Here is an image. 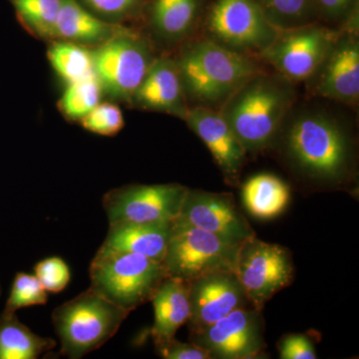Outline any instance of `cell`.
I'll return each instance as SVG.
<instances>
[{"mask_svg":"<svg viewBox=\"0 0 359 359\" xmlns=\"http://www.w3.org/2000/svg\"><path fill=\"white\" fill-rule=\"evenodd\" d=\"M184 120L204 142L226 181L236 183L244 166L247 151L222 113L199 106L189 108Z\"/></svg>","mask_w":359,"mask_h":359,"instance_id":"obj_15","label":"cell"},{"mask_svg":"<svg viewBox=\"0 0 359 359\" xmlns=\"http://www.w3.org/2000/svg\"><path fill=\"white\" fill-rule=\"evenodd\" d=\"M241 245L229 244L211 233L174 221L162 263L168 276L186 282L218 271L235 273Z\"/></svg>","mask_w":359,"mask_h":359,"instance_id":"obj_6","label":"cell"},{"mask_svg":"<svg viewBox=\"0 0 359 359\" xmlns=\"http://www.w3.org/2000/svg\"><path fill=\"white\" fill-rule=\"evenodd\" d=\"M245 209L255 218L271 219L280 216L289 205V186L271 174H259L248 180L242 189Z\"/></svg>","mask_w":359,"mask_h":359,"instance_id":"obj_21","label":"cell"},{"mask_svg":"<svg viewBox=\"0 0 359 359\" xmlns=\"http://www.w3.org/2000/svg\"><path fill=\"white\" fill-rule=\"evenodd\" d=\"M129 314L91 289L65 302L52 313L61 354L79 359L100 348L117 334Z\"/></svg>","mask_w":359,"mask_h":359,"instance_id":"obj_5","label":"cell"},{"mask_svg":"<svg viewBox=\"0 0 359 359\" xmlns=\"http://www.w3.org/2000/svg\"><path fill=\"white\" fill-rule=\"evenodd\" d=\"M85 130L101 136H114L124 127L121 109L112 103H99L81 120Z\"/></svg>","mask_w":359,"mask_h":359,"instance_id":"obj_29","label":"cell"},{"mask_svg":"<svg viewBox=\"0 0 359 359\" xmlns=\"http://www.w3.org/2000/svg\"><path fill=\"white\" fill-rule=\"evenodd\" d=\"M114 34V28L78 4L76 0H62L54 39L78 44H101Z\"/></svg>","mask_w":359,"mask_h":359,"instance_id":"obj_20","label":"cell"},{"mask_svg":"<svg viewBox=\"0 0 359 359\" xmlns=\"http://www.w3.org/2000/svg\"><path fill=\"white\" fill-rule=\"evenodd\" d=\"M151 302L154 306V325L151 334L156 346L174 339L179 328L188 323L191 313L189 283L166 276Z\"/></svg>","mask_w":359,"mask_h":359,"instance_id":"obj_19","label":"cell"},{"mask_svg":"<svg viewBox=\"0 0 359 359\" xmlns=\"http://www.w3.org/2000/svg\"><path fill=\"white\" fill-rule=\"evenodd\" d=\"M48 301L46 290L36 276L26 273H16L11 294L4 311L15 313L18 309L33 306H44Z\"/></svg>","mask_w":359,"mask_h":359,"instance_id":"obj_28","label":"cell"},{"mask_svg":"<svg viewBox=\"0 0 359 359\" xmlns=\"http://www.w3.org/2000/svg\"><path fill=\"white\" fill-rule=\"evenodd\" d=\"M35 276L46 292L57 294L70 282L69 266L58 257H47L35 266Z\"/></svg>","mask_w":359,"mask_h":359,"instance_id":"obj_30","label":"cell"},{"mask_svg":"<svg viewBox=\"0 0 359 359\" xmlns=\"http://www.w3.org/2000/svg\"><path fill=\"white\" fill-rule=\"evenodd\" d=\"M316 91L339 102L351 104L359 97V42L358 33H340L320 66Z\"/></svg>","mask_w":359,"mask_h":359,"instance_id":"obj_16","label":"cell"},{"mask_svg":"<svg viewBox=\"0 0 359 359\" xmlns=\"http://www.w3.org/2000/svg\"><path fill=\"white\" fill-rule=\"evenodd\" d=\"M266 20L278 32L313 25L318 18L314 0H257Z\"/></svg>","mask_w":359,"mask_h":359,"instance_id":"obj_25","label":"cell"},{"mask_svg":"<svg viewBox=\"0 0 359 359\" xmlns=\"http://www.w3.org/2000/svg\"><path fill=\"white\" fill-rule=\"evenodd\" d=\"M235 273L250 306L262 311L292 283L294 263L285 248L254 237L241 245Z\"/></svg>","mask_w":359,"mask_h":359,"instance_id":"obj_7","label":"cell"},{"mask_svg":"<svg viewBox=\"0 0 359 359\" xmlns=\"http://www.w3.org/2000/svg\"><path fill=\"white\" fill-rule=\"evenodd\" d=\"M18 20L42 39H54L62 0H11Z\"/></svg>","mask_w":359,"mask_h":359,"instance_id":"obj_26","label":"cell"},{"mask_svg":"<svg viewBox=\"0 0 359 359\" xmlns=\"http://www.w3.org/2000/svg\"><path fill=\"white\" fill-rule=\"evenodd\" d=\"M175 221L211 233L231 245H241L256 233L226 195L189 189Z\"/></svg>","mask_w":359,"mask_h":359,"instance_id":"obj_13","label":"cell"},{"mask_svg":"<svg viewBox=\"0 0 359 359\" xmlns=\"http://www.w3.org/2000/svg\"><path fill=\"white\" fill-rule=\"evenodd\" d=\"M47 55L52 68L67 85L94 73L92 52L83 45L59 40L49 47Z\"/></svg>","mask_w":359,"mask_h":359,"instance_id":"obj_24","label":"cell"},{"mask_svg":"<svg viewBox=\"0 0 359 359\" xmlns=\"http://www.w3.org/2000/svg\"><path fill=\"white\" fill-rule=\"evenodd\" d=\"M280 358L282 359H316V349L306 335L290 334L283 337L280 344Z\"/></svg>","mask_w":359,"mask_h":359,"instance_id":"obj_32","label":"cell"},{"mask_svg":"<svg viewBox=\"0 0 359 359\" xmlns=\"http://www.w3.org/2000/svg\"><path fill=\"white\" fill-rule=\"evenodd\" d=\"M55 346L53 339L35 334L20 323L15 313L0 314V359H37Z\"/></svg>","mask_w":359,"mask_h":359,"instance_id":"obj_22","label":"cell"},{"mask_svg":"<svg viewBox=\"0 0 359 359\" xmlns=\"http://www.w3.org/2000/svg\"><path fill=\"white\" fill-rule=\"evenodd\" d=\"M156 351L165 359H211V355L203 347L191 341L190 344L172 339L156 344Z\"/></svg>","mask_w":359,"mask_h":359,"instance_id":"obj_31","label":"cell"},{"mask_svg":"<svg viewBox=\"0 0 359 359\" xmlns=\"http://www.w3.org/2000/svg\"><path fill=\"white\" fill-rule=\"evenodd\" d=\"M285 153L299 171L323 182L347 173L351 145L340 125L328 116L306 113L295 118L285 135Z\"/></svg>","mask_w":359,"mask_h":359,"instance_id":"obj_2","label":"cell"},{"mask_svg":"<svg viewBox=\"0 0 359 359\" xmlns=\"http://www.w3.org/2000/svg\"><path fill=\"white\" fill-rule=\"evenodd\" d=\"M185 93L201 103L224 102L259 69L244 53L215 40L191 46L178 63Z\"/></svg>","mask_w":359,"mask_h":359,"instance_id":"obj_3","label":"cell"},{"mask_svg":"<svg viewBox=\"0 0 359 359\" xmlns=\"http://www.w3.org/2000/svg\"><path fill=\"white\" fill-rule=\"evenodd\" d=\"M339 34L314 23L283 30L261 54L283 76L301 81L320 69Z\"/></svg>","mask_w":359,"mask_h":359,"instance_id":"obj_10","label":"cell"},{"mask_svg":"<svg viewBox=\"0 0 359 359\" xmlns=\"http://www.w3.org/2000/svg\"><path fill=\"white\" fill-rule=\"evenodd\" d=\"M170 223L109 224V230L101 248L134 252L163 262L171 237Z\"/></svg>","mask_w":359,"mask_h":359,"instance_id":"obj_18","label":"cell"},{"mask_svg":"<svg viewBox=\"0 0 359 359\" xmlns=\"http://www.w3.org/2000/svg\"><path fill=\"white\" fill-rule=\"evenodd\" d=\"M0 294H1V287H0Z\"/></svg>","mask_w":359,"mask_h":359,"instance_id":"obj_35","label":"cell"},{"mask_svg":"<svg viewBox=\"0 0 359 359\" xmlns=\"http://www.w3.org/2000/svg\"><path fill=\"white\" fill-rule=\"evenodd\" d=\"M358 0H314L318 16L327 21L347 20L355 13Z\"/></svg>","mask_w":359,"mask_h":359,"instance_id":"obj_33","label":"cell"},{"mask_svg":"<svg viewBox=\"0 0 359 359\" xmlns=\"http://www.w3.org/2000/svg\"><path fill=\"white\" fill-rule=\"evenodd\" d=\"M191 334H197L226 314L250 306L233 271H218L190 280Z\"/></svg>","mask_w":359,"mask_h":359,"instance_id":"obj_14","label":"cell"},{"mask_svg":"<svg viewBox=\"0 0 359 359\" xmlns=\"http://www.w3.org/2000/svg\"><path fill=\"white\" fill-rule=\"evenodd\" d=\"M292 89L257 75L231 94L219 111L248 152H257L275 140L292 106Z\"/></svg>","mask_w":359,"mask_h":359,"instance_id":"obj_1","label":"cell"},{"mask_svg":"<svg viewBox=\"0 0 359 359\" xmlns=\"http://www.w3.org/2000/svg\"><path fill=\"white\" fill-rule=\"evenodd\" d=\"M191 341L203 347L212 358L252 359L263 354L264 341L261 311L242 306L226 314Z\"/></svg>","mask_w":359,"mask_h":359,"instance_id":"obj_12","label":"cell"},{"mask_svg":"<svg viewBox=\"0 0 359 359\" xmlns=\"http://www.w3.org/2000/svg\"><path fill=\"white\" fill-rule=\"evenodd\" d=\"M91 52L103 91L117 99H132L154 61L145 42L130 33L113 35Z\"/></svg>","mask_w":359,"mask_h":359,"instance_id":"obj_8","label":"cell"},{"mask_svg":"<svg viewBox=\"0 0 359 359\" xmlns=\"http://www.w3.org/2000/svg\"><path fill=\"white\" fill-rule=\"evenodd\" d=\"M215 41L241 52L262 53L278 34L257 0H216L208 18Z\"/></svg>","mask_w":359,"mask_h":359,"instance_id":"obj_11","label":"cell"},{"mask_svg":"<svg viewBox=\"0 0 359 359\" xmlns=\"http://www.w3.org/2000/svg\"><path fill=\"white\" fill-rule=\"evenodd\" d=\"M189 188L180 184L130 185L104 196L109 224L170 223L178 218Z\"/></svg>","mask_w":359,"mask_h":359,"instance_id":"obj_9","label":"cell"},{"mask_svg":"<svg viewBox=\"0 0 359 359\" xmlns=\"http://www.w3.org/2000/svg\"><path fill=\"white\" fill-rule=\"evenodd\" d=\"M83 1L96 13L105 16L118 18L130 13L136 6L138 0H83Z\"/></svg>","mask_w":359,"mask_h":359,"instance_id":"obj_34","label":"cell"},{"mask_svg":"<svg viewBox=\"0 0 359 359\" xmlns=\"http://www.w3.org/2000/svg\"><path fill=\"white\" fill-rule=\"evenodd\" d=\"M102 92V86L93 73L84 79L68 84L59 106L66 118L81 121L100 103Z\"/></svg>","mask_w":359,"mask_h":359,"instance_id":"obj_27","label":"cell"},{"mask_svg":"<svg viewBox=\"0 0 359 359\" xmlns=\"http://www.w3.org/2000/svg\"><path fill=\"white\" fill-rule=\"evenodd\" d=\"M89 275L90 289L130 313L150 302L168 276L162 262L101 247L90 264Z\"/></svg>","mask_w":359,"mask_h":359,"instance_id":"obj_4","label":"cell"},{"mask_svg":"<svg viewBox=\"0 0 359 359\" xmlns=\"http://www.w3.org/2000/svg\"><path fill=\"white\" fill-rule=\"evenodd\" d=\"M178 65L169 59L154 60L131 100L144 109L177 115L184 119L189 108Z\"/></svg>","mask_w":359,"mask_h":359,"instance_id":"obj_17","label":"cell"},{"mask_svg":"<svg viewBox=\"0 0 359 359\" xmlns=\"http://www.w3.org/2000/svg\"><path fill=\"white\" fill-rule=\"evenodd\" d=\"M199 0H154L152 20L156 29L167 39H180L192 27Z\"/></svg>","mask_w":359,"mask_h":359,"instance_id":"obj_23","label":"cell"}]
</instances>
